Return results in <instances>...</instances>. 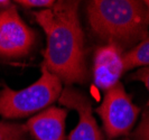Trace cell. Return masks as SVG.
Returning <instances> with one entry per match:
<instances>
[{
  "mask_svg": "<svg viewBox=\"0 0 149 140\" xmlns=\"http://www.w3.org/2000/svg\"><path fill=\"white\" fill-rule=\"evenodd\" d=\"M36 42L34 30L22 22L15 6L0 10V59L27 56Z\"/></svg>",
  "mask_w": 149,
  "mask_h": 140,
  "instance_id": "5b68a950",
  "label": "cell"
},
{
  "mask_svg": "<svg viewBox=\"0 0 149 140\" xmlns=\"http://www.w3.org/2000/svg\"><path fill=\"white\" fill-rule=\"evenodd\" d=\"M123 51L114 44L99 46L93 56L92 75L94 85L101 91H108L119 83L125 71Z\"/></svg>",
  "mask_w": 149,
  "mask_h": 140,
  "instance_id": "52a82bcc",
  "label": "cell"
},
{
  "mask_svg": "<svg viewBox=\"0 0 149 140\" xmlns=\"http://www.w3.org/2000/svg\"><path fill=\"white\" fill-rule=\"evenodd\" d=\"M130 81H140L142 82L149 92V66L140 67L138 71H136L134 73H132L129 77ZM147 107H149V98L148 102H147Z\"/></svg>",
  "mask_w": 149,
  "mask_h": 140,
  "instance_id": "7c38bea8",
  "label": "cell"
},
{
  "mask_svg": "<svg viewBox=\"0 0 149 140\" xmlns=\"http://www.w3.org/2000/svg\"><path fill=\"white\" fill-rule=\"evenodd\" d=\"M95 111L109 140L129 134L140 113L139 107L132 102L121 82L105 92L102 103Z\"/></svg>",
  "mask_w": 149,
  "mask_h": 140,
  "instance_id": "277c9868",
  "label": "cell"
},
{
  "mask_svg": "<svg viewBox=\"0 0 149 140\" xmlns=\"http://www.w3.org/2000/svg\"><path fill=\"white\" fill-rule=\"evenodd\" d=\"M11 5H10V1H5V0H0V8H3V9H6V8L10 7Z\"/></svg>",
  "mask_w": 149,
  "mask_h": 140,
  "instance_id": "5bb4252c",
  "label": "cell"
},
{
  "mask_svg": "<svg viewBox=\"0 0 149 140\" xmlns=\"http://www.w3.org/2000/svg\"><path fill=\"white\" fill-rule=\"evenodd\" d=\"M119 140H130V139H127V138H126V139H119Z\"/></svg>",
  "mask_w": 149,
  "mask_h": 140,
  "instance_id": "9a60e30c",
  "label": "cell"
},
{
  "mask_svg": "<svg viewBox=\"0 0 149 140\" xmlns=\"http://www.w3.org/2000/svg\"><path fill=\"white\" fill-rule=\"evenodd\" d=\"M28 133L22 123L0 121V140H29Z\"/></svg>",
  "mask_w": 149,
  "mask_h": 140,
  "instance_id": "30bf717a",
  "label": "cell"
},
{
  "mask_svg": "<svg viewBox=\"0 0 149 140\" xmlns=\"http://www.w3.org/2000/svg\"><path fill=\"white\" fill-rule=\"evenodd\" d=\"M125 71L138 66H149V36L134 48L123 53Z\"/></svg>",
  "mask_w": 149,
  "mask_h": 140,
  "instance_id": "9c48e42d",
  "label": "cell"
},
{
  "mask_svg": "<svg viewBox=\"0 0 149 140\" xmlns=\"http://www.w3.org/2000/svg\"><path fill=\"white\" fill-rule=\"evenodd\" d=\"M58 103L66 109L75 110L79 114V122L74 130L70 133L68 140H103V134L93 117L92 102L82 91L65 86L63 88Z\"/></svg>",
  "mask_w": 149,
  "mask_h": 140,
  "instance_id": "8992f818",
  "label": "cell"
},
{
  "mask_svg": "<svg viewBox=\"0 0 149 140\" xmlns=\"http://www.w3.org/2000/svg\"><path fill=\"white\" fill-rule=\"evenodd\" d=\"M63 91L61 80L42 65V76L28 88L15 91L8 85L0 90V116L6 119H20L47 109L58 100Z\"/></svg>",
  "mask_w": 149,
  "mask_h": 140,
  "instance_id": "3957f363",
  "label": "cell"
},
{
  "mask_svg": "<svg viewBox=\"0 0 149 140\" xmlns=\"http://www.w3.org/2000/svg\"><path fill=\"white\" fill-rule=\"evenodd\" d=\"M16 3H19L22 7L27 8L39 7L47 9V8L53 7L55 1H52V0H18V1H16Z\"/></svg>",
  "mask_w": 149,
  "mask_h": 140,
  "instance_id": "4fadbf2b",
  "label": "cell"
},
{
  "mask_svg": "<svg viewBox=\"0 0 149 140\" xmlns=\"http://www.w3.org/2000/svg\"><path fill=\"white\" fill-rule=\"evenodd\" d=\"M67 109L51 107L27 121L26 128L35 140H65Z\"/></svg>",
  "mask_w": 149,
  "mask_h": 140,
  "instance_id": "ba28073f",
  "label": "cell"
},
{
  "mask_svg": "<svg viewBox=\"0 0 149 140\" xmlns=\"http://www.w3.org/2000/svg\"><path fill=\"white\" fill-rule=\"evenodd\" d=\"M79 3L55 1L53 7L33 13L47 39L42 65L66 86L88 81L84 34L77 15Z\"/></svg>",
  "mask_w": 149,
  "mask_h": 140,
  "instance_id": "6da1fadb",
  "label": "cell"
},
{
  "mask_svg": "<svg viewBox=\"0 0 149 140\" xmlns=\"http://www.w3.org/2000/svg\"><path fill=\"white\" fill-rule=\"evenodd\" d=\"M134 140H149V109L143 111L138 127L131 133Z\"/></svg>",
  "mask_w": 149,
  "mask_h": 140,
  "instance_id": "8fae6325",
  "label": "cell"
},
{
  "mask_svg": "<svg viewBox=\"0 0 149 140\" xmlns=\"http://www.w3.org/2000/svg\"><path fill=\"white\" fill-rule=\"evenodd\" d=\"M86 16L91 29L100 39L122 51L134 48L149 36V1H88Z\"/></svg>",
  "mask_w": 149,
  "mask_h": 140,
  "instance_id": "7a4b0ae2",
  "label": "cell"
}]
</instances>
